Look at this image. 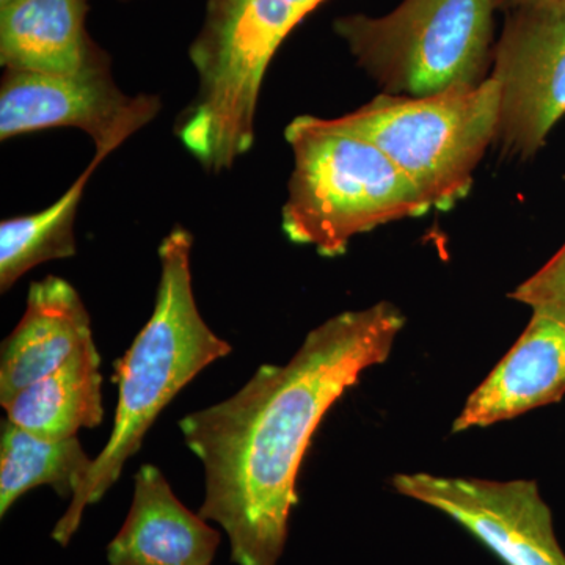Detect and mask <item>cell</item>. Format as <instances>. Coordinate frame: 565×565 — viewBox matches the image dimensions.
Returning a JSON list of instances; mask_svg holds the SVG:
<instances>
[{"mask_svg": "<svg viewBox=\"0 0 565 565\" xmlns=\"http://www.w3.org/2000/svg\"><path fill=\"white\" fill-rule=\"evenodd\" d=\"M102 356L95 338L57 370L25 386L3 405L7 419L44 440L77 437L103 423Z\"/></svg>", "mask_w": 565, "mask_h": 565, "instance_id": "cell-14", "label": "cell"}, {"mask_svg": "<svg viewBox=\"0 0 565 565\" xmlns=\"http://www.w3.org/2000/svg\"><path fill=\"white\" fill-rule=\"evenodd\" d=\"M565 396V327L533 313L526 329L465 401L451 433L490 427Z\"/></svg>", "mask_w": 565, "mask_h": 565, "instance_id": "cell-10", "label": "cell"}, {"mask_svg": "<svg viewBox=\"0 0 565 565\" xmlns=\"http://www.w3.org/2000/svg\"><path fill=\"white\" fill-rule=\"evenodd\" d=\"M492 77L501 92L494 147L530 161L565 117V0L505 13Z\"/></svg>", "mask_w": 565, "mask_h": 565, "instance_id": "cell-7", "label": "cell"}, {"mask_svg": "<svg viewBox=\"0 0 565 565\" xmlns=\"http://www.w3.org/2000/svg\"><path fill=\"white\" fill-rule=\"evenodd\" d=\"M87 0H13L0 9L3 68L76 76L110 65L85 28Z\"/></svg>", "mask_w": 565, "mask_h": 565, "instance_id": "cell-13", "label": "cell"}, {"mask_svg": "<svg viewBox=\"0 0 565 565\" xmlns=\"http://www.w3.org/2000/svg\"><path fill=\"white\" fill-rule=\"evenodd\" d=\"M405 316L382 302L327 319L286 364H263L228 399L180 422L204 468L199 514L218 523L237 565H277L299 501L297 478L327 412L384 364Z\"/></svg>", "mask_w": 565, "mask_h": 565, "instance_id": "cell-1", "label": "cell"}, {"mask_svg": "<svg viewBox=\"0 0 565 565\" xmlns=\"http://www.w3.org/2000/svg\"><path fill=\"white\" fill-rule=\"evenodd\" d=\"M158 96H128L110 65L76 76L6 70L0 84V139L54 128L87 134L107 159L159 114Z\"/></svg>", "mask_w": 565, "mask_h": 565, "instance_id": "cell-8", "label": "cell"}, {"mask_svg": "<svg viewBox=\"0 0 565 565\" xmlns=\"http://www.w3.org/2000/svg\"><path fill=\"white\" fill-rule=\"evenodd\" d=\"M192 234L182 226H174L159 247L161 277L154 310L131 348L115 362L114 427L52 531V539L62 546L79 530L85 509L98 503L118 481L163 408L204 367L233 351L200 315L192 288Z\"/></svg>", "mask_w": 565, "mask_h": 565, "instance_id": "cell-2", "label": "cell"}, {"mask_svg": "<svg viewBox=\"0 0 565 565\" xmlns=\"http://www.w3.org/2000/svg\"><path fill=\"white\" fill-rule=\"evenodd\" d=\"M326 0H207L189 57L196 92L174 134L207 173L233 169L255 143L267 68L282 41Z\"/></svg>", "mask_w": 565, "mask_h": 565, "instance_id": "cell-3", "label": "cell"}, {"mask_svg": "<svg viewBox=\"0 0 565 565\" xmlns=\"http://www.w3.org/2000/svg\"><path fill=\"white\" fill-rule=\"evenodd\" d=\"M93 459L79 438L44 440L3 419L0 429V515L40 486H51L62 498H73Z\"/></svg>", "mask_w": 565, "mask_h": 565, "instance_id": "cell-15", "label": "cell"}, {"mask_svg": "<svg viewBox=\"0 0 565 565\" xmlns=\"http://www.w3.org/2000/svg\"><path fill=\"white\" fill-rule=\"evenodd\" d=\"M90 340V315L74 286L55 275L33 281L24 315L0 349V405Z\"/></svg>", "mask_w": 565, "mask_h": 565, "instance_id": "cell-12", "label": "cell"}, {"mask_svg": "<svg viewBox=\"0 0 565 565\" xmlns=\"http://www.w3.org/2000/svg\"><path fill=\"white\" fill-rule=\"evenodd\" d=\"M509 299L565 327V244L537 273L520 282Z\"/></svg>", "mask_w": 565, "mask_h": 565, "instance_id": "cell-17", "label": "cell"}, {"mask_svg": "<svg viewBox=\"0 0 565 565\" xmlns=\"http://www.w3.org/2000/svg\"><path fill=\"white\" fill-rule=\"evenodd\" d=\"M494 11L497 0H403L382 17L337 18L333 31L382 93L422 98L492 76Z\"/></svg>", "mask_w": 565, "mask_h": 565, "instance_id": "cell-5", "label": "cell"}, {"mask_svg": "<svg viewBox=\"0 0 565 565\" xmlns=\"http://www.w3.org/2000/svg\"><path fill=\"white\" fill-rule=\"evenodd\" d=\"M393 489L429 505L473 534L508 565H565L550 505L533 479L393 476Z\"/></svg>", "mask_w": 565, "mask_h": 565, "instance_id": "cell-9", "label": "cell"}, {"mask_svg": "<svg viewBox=\"0 0 565 565\" xmlns=\"http://www.w3.org/2000/svg\"><path fill=\"white\" fill-rule=\"evenodd\" d=\"M500 114V87L490 76L478 87L422 98L381 93L338 121L373 141L433 210L448 212L473 188Z\"/></svg>", "mask_w": 565, "mask_h": 565, "instance_id": "cell-6", "label": "cell"}, {"mask_svg": "<svg viewBox=\"0 0 565 565\" xmlns=\"http://www.w3.org/2000/svg\"><path fill=\"white\" fill-rule=\"evenodd\" d=\"M106 159L95 154L87 169L46 210L7 218L0 223V291L40 264L76 255L74 223L88 181Z\"/></svg>", "mask_w": 565, "mask_h": 565, "instance_id": "cell-16", "label": "cell"}, {"mask_svg": "<svg viewBox=\"0 0 565 565\" xmlns=\"http://www.w3.org/2000/svg\"><path fill=\"white\" fill-rule=\"evenodd\" d=\"M221 534L178 500L166 476L143 465L131 509L107 546L109 565H211Z\"/></svg>", "mask_w": 565, "mask_h": 565, "instance_id": "cell-11", "label": "cell"}, {"mask_svg": "<svg viewBox=\"0 0 565 565\" xmlns=\"http://www.w3.org/2000/svg\"><path fill=\"white\" fill-rule=\"evenodd\" d=\"M285 137L294 167L281 228L294 244L337 258L353 237L433 210L373 141L338 118L300 115L286 126Z\"/></svg>", "mask_w": 565, "mask_h": 565, "instance_id": "cell-4", "label": "cell"}, {"mask_svg": "<svg viewBox=\"0 0 565 565\" xmlns=\"http://www.w3.org/2000/svg\"><path fill=\"white\" fill-rule=\"evenodd\" d=\"M552 2V0H497L498 11L509 13L523 7L539 6V3Z\"/></svg>", "mask_w": 565, "mask_h": 565, "instance_id": "cell-18", "label": "cell"}, {"mask_svg": "<svg viewBox=\"0 0 565 565\" xmlns=\"http://www.w3.org/2000/svg\"><path fill=\"white\" fill-rule=\"evenodd\" d=\"M10 2H13V0H0V9H2V7L9 6Z\"/></svg>", "mask_w": 565, "mask_h": 565, "instance_id": "cell-19", "label": "cell"}]
</instances>
